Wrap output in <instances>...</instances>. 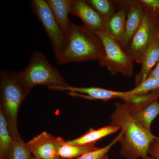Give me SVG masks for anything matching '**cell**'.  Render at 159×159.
Wrapping results in <instances>:
<instances>
[{"instance_id":"obj_29","label":"cell","mask_w":159,"mask_h":159,"mask_svg":"<svg viewBox=\"0 0 159 159\" xmlns=\"http://www.w3.org/2000/svg\"><path fill=\"white\" fill-rule=\"evenodd\" d=\"M158 20L159 23V17H158Z\"/></svg>"},{"instance_id":"obj_3","label":"cell","mask_w":159,"mask_h":159,"mask_svg":"<svg viewBox=\"0 0 159 159\" xmlns=\"http://www.w3.org/2000/svg\"><path fill=\"white\" fill-rule=\"evenodd\" d=\"M1 105L8 123L9 131L14 139L20 138L17 128V117L20 106L30 93L20 85L16 73L2 70L0 75Z\"/></svg>"},{"instance_id":"obj_1","label":"cell","mask_w":159,"mask_h":159,"mask_svg":"<svg viewBox=\"0 0 159 159\" xmlns=\"http://www.w3.org/2000/svg\"><path fill=\"white\" fill-rule=\"evenodd\" d=\"M111 125H116L122 133L120 154L126 159H149L151 143L157 137L146 130L134 119L125 103L116 102L111 116Z\"/></svg>"},{"instance_id":"obj_5","label":"cell","mask_w":159,"mask_h":159,"mask_svg":"<svg viewBox=\"0 0 159 159\" xmlns=\"http://www.w3.org/2000/svg\"><path fill=\"white\" fill-rule=\"evenodd\" d=\"M97 34L102 41L105 51L104 57L99 60L100 65L106 68L111 75L121 74L131 77L134 72V61L133 58L119 43L104 31Z\"/></svg>"},{"instance_id":"obj_18","label":"cell","mask_w":159,"mask_h":159,"mask_svg":"<svg viewBox=\"0 0 159 159\" xmlns=\"http://www.w3.org/2000/svg\"><path fill=\"white\" fill-rule=\"evenodd\" d=\"M14 141L3 111L0 108V159H9Z\"/></svg>"},{"instance_id":"obj_8","label":"cell","mask_w":159,"mask_h":159,"mask_svg":"<svg viewBox=\"0 0 159 159\" xmlns=\"http://www.w3.org/2000/svg\"><path fill=\"white\" fill-rule=\"evenodd\" d=\"M31 8L38 18L51 40L55 56L60 54L66 44L65 34L54 17L47 1L33 0Z\"/></svg>"},{"instance_id":"obj_7","label":"cell","mask_w":159,"mask_h":159,"mask_svg":"<svg viewBox=\"0 0 159 159\" xmlns=\"http://www.w3.org/2000/svg\"><path fill=\"white\" fill-rule=\"evenodd\" d=\"M159 91L142 96H130L123 100L132 116L146 130L159 114Z\"/></svg>"},{"instance_id":"obj_17","label":"cell","mask_w":159,"mask_h":159,"mask_svg":"<svg viewBox=\"0 0 159 159\" xmlns=\"http://www.w3.org/2000/svg\"><path fill=\"white\" fill-rule=\"evenodd\" d=\"M120 129L116 125H111L95 129L90 128L84 134L77 139L67 141L71 145H85L96 143L97 141L114 134Z\"/></svg>"},{"instance_id":"obj_21","label":"cell","mask_w":159,"mask_h":159,"mask_svg":"<svg viewBox=\"0 0 159 159\" xmlns=\"http://www.w3.org/2000/svg\"><path fill=\"white\" fill-rule=\"evenodd\" d=\"M14 140L8 159H31L32 155L26 147V143L21 137Z\"/></svg>"},{"instance_id":"obj_19","label":"cell","mask_w":159,"mask_h":159,"mask_svg":"<svg viewBox=\"0 0 159 159\" xmlns=\"http://www.w3.org/2000/svg\"><path fill=\"white\" fill-rule=\"evenodd\" d=\"M98 12L104 22L106 23L119 9L114 1L109 0H88L87 1Z\"/></svg>"},{"instance_id":"obj_22","label":"cell","mask_w":159,"mask_h":159,"mask_svg":"<svg viewBox=\"0 0 159 159\" xmlns=\"http://www.w3.org/2000/svg\"><path fill=\"white\" fill-rule=\"evenodd\" d=\"M122 133L120 132L118 135L108 145L102 148H98L89 152L85 153L81 156L74 159H101L107 154L111 148L114 145L119 142L122 139Z\"/></svg>"},{"instance_id":"obj_6","label":"cell","mask_w":159,"mask_h":159,"mask_svg":"<svg viewBox=\"0 0 159 159\" xmlns=\"http://www.w3.org/2000/svg\"><path fill=\"white\" fill-rule=\"evenodd\" d=\"M159 29L157 17L145 9L142 25L123 50L135 62L141 63L146 50L158 33Z\"/></svg>"},{"instance_id":"obj_28","label":"cell","mask_w":159,"mask_h":159,"mask_svg":"<svg viewBox=\"0 0 159 159\" xmlns=\"http://www.w3.org/2000/svg\"><path fill=\"white\" fill-rule=\"evenodd\" d=\"M158 37H159V32H158Z\"/></svg>"},{"instance_id":"obj_15","label":"cell","mask_w":159,"mask_h":159,"mask_svg":"<svg viewBox=\"0 0 159 159\" xmlns=\"http://www.w3.org/2000/svg\"><path fill=\"white\" fill-rule=\"evenodd\" d=\"M73 0H47L54 17L66 37L70 29L71 21L69 20Z\"/></svg>"},{"instance_id":"obj_12","label":"cell","mask_w":159,"mask_h":159,"mask_svg":"<svg viewBox=\"0 0 159 159\" xmlns=\"http://www.w3.org/2000/svg\"><path fill=\"white\" fill-rule=\"evenodd\" d=\"M70 13L79 17L84 25L94 34L104 31V21L87 1L73 0Z\"/></svg>"},{"instance_id":"obj_13","label":"cell","mask_w":159,"mask_h":159,"mask_svg":"<svg viewBox=\"0 0 159 159\" xmlns=\"http://www.w3.org/2000/svg\"><path fill=\"white\" fill-rule=\"evenodd\" d=\"M159 32V31H158ZM159 61V39L158 33L151 43L142 57L140 64V72L135 75V86L139 85L148 78L150 72Z\"/></svg>"},{"instance_id":"obj_23","label":"cell","mask_w":159,"mask_h":159,"mask_svg":"<svg viewBox=\"0 0 159 159\" xmlns=\"http://www.w3.org/2000/svg\"><path fill=\"white\" fill-rule=\"evenodd\" d=\"M144 9L155 15L159 16V0H140Z\"/></svg>"},{"instance_id":"obj_9","label":"cell","mask_w":159,"mask_h":159,"mask_svg":"<svg viewBox=\"0 0 159 159\" xmlns=\"http://www.w3.org/2000/svg\"><path fill=\"white\" fill-rule=\"evenodd\" d=\"M118 8L125 9L126 14V28L124 39L121 45L125 48L142 25L145 9L140 0L114 1Z\"/></svg>"},{"instance_id":"obj_16","label":"cell","mask_w":159,"mask_h":159,"mask_svg":"<svg viewBox=\"0 0 159 159\" xmlns=\"http://www.w3.org/2000/svg\"><path fill=\"white\" fill-rule=\"evenodd\" d=\"M95 143L85 145H71L59 136L57 137V152L61 159H74L97 149Z\"/></svg>"},{"instance_id":"obj_10","label":"cell","mask_w":159,"mask_h":159,"mask_svg":"<svg viewBox=\"0 0 159 159\" xmlns=\"http://www.w3.org/2000/svg\"><path fill=\"white\" fill-rule=\"evenodd\" d=\"M49 89L55 91H68V95L72 97H81L91 100H101L107 101L111 99L120 98L125 99L128 97L126 92L111 90L99 87H77L71 86H54L48 88Z\"/></svg>"},{"instance_id":"obj_11","label":"cell","mask_w":159,"mask_h":159,"mask_svg":"<svg viewBox=\"0 0 159 159\" xmlns=\"http://www.w3.org/2000/svg\"><path fill=\"white\" fill-rule=\"evenodd\" d=\"M33 157L39 159H61L57 152V138L44 131L26 143Z\"/></svg>"},{"instance_id":"obj_14","label":"cell","mask_w":159,"mask_h":159,"mask_svg":"<svg viewBox=\"0 0 159 159\" xmlns=\"http://www.w3.org/2000/svg\"><path fill=\"white\" fill-rule=\"evenodd\" d=\"M126 14L125 9L119 8L116 13L105 23L104 32L122 44L125 36Z\"/></svg>"},{"instance_id":"obj_2","label":"cell","mask_w":159,"mask_h":159,"mask_svg":"<svg viewBox=\"0 0 159 159\" xmlns=\"http://www.w3.org/2000/svg\"><path fill=\"white\" fill-rule=\"evenodd\" d=\"M63 51L55 56L61 64L70 62H82L103 58L104 47L97 34L84 25L70 22Z\"/></svg>"},{"instance_id":"obj_27","label":"cell","mask_w":159,"mask_h":159,"mask_svg":"<svg viewBox=\"0 0 159 159\" xmlns=\"http://www.w3.org/2000/svg\"><path fill=\"white\" fill-rule=\"evenodd\" d=\"M30 159H39V158H37L35 157H33V156H32V157H31V158Z\"/></svg>"},{"instance_id":"obj_20","label":"cell","mask_w":159,"mask_h":159,"mask_svg":"<svg viewBox=\"0 0 159 159\" xmlns=\"http://www.w3.org/2000/svg\"><path fill=\"white\" fill-rule=\"evenodd\" d=\"M157 91H159V77L147 78L127 93L129 96H142Z\"/></svg>"},{"instance_id":"obj_4","label":"cell","mask_w":159,"mask_h":159,"mask_svg":"<svg viewBox=\"0 0 159 159\" xmlns=\"http://www.w3.org/2000/svg\"><path fill=\"white\" fill-rule=\"evenodd\" d=\"M16 74L20 85L29 91L37 85H46L48 88L69 85L57 69L39 51L34 52L28 66Z\"/></svg>"},{"instance_id":"obj_26","label":"cell","mask_w":159,"mask_h":159,"mask_svg":"<svg viewBox=\"0 0 159 159\" xmlns=\"http://www.w3.org/2000/svg\"><path fill=\"white\" fill-rule=\"evenodd\" d=\"M101 159H110L109 158L108 154L106 155H105V156L104 157H103L102 158H101Z\"/></svg>"},{"instance_id":"obj_25","label":"cell","mask_w":159,"mask_h":159,"mask_svg":"<svg viewBox=\"0 0 159 159\" xmlns=\"http://www.w3.org/2000/svg\"><path fill=\"white\" fill-rule=\"evenodd\" d=\"M158 77H159V61L156 66L150 72L147 78H158Z\"/></svg>"},{"instance_id":"obj_24","label":"cell","mask_w":159,"mask_h":159,"mask_svg":"<svg viewBox=\"0 0 159 159\" xmlns=\"http://www.w3.org/2000/svg\"><path fill=\"white\" fill-rule=\"evenodd\" d=\"M148 155L149 159H159V138L158 137L151 143Z\"/></svg>"}]
</instances>
